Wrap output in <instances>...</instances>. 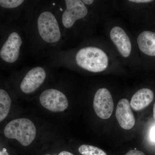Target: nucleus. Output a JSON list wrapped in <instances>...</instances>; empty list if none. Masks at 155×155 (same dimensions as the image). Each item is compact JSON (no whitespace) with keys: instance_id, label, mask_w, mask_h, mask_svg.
Instances as JSON below:
<instances>
[{"instance_id":"f257e3e1","label":"nucleus","mask_w":155,"mask_h":155,"mask_svg":"<svg viewBox=\"0 0 155 155\" xmlns=\"http://www.w3.org/2000/svg\"><path fill=\"white\" fill-rule=\"evenodd\" d=\"M68 65L81 71L100 74L125 68L107 38L90 37L68 55Z\"/></svg>"},{"instance_id":"f03ea898","label":"nucleus","mask_w":155,"mask_h":155,"mask_svg":"<svg viewBox=\"0 0 155 155\" xmlns=\"http://www.w3.org/2000/svg\"><path fill=\"white\" fill-rule=\"evenodd\" d=\"M107 39L126 68H142L141 61L133 35L119 19L110 18L105 22Z\"/></svg>"},{"instance_id":"7ed1b4c3","label":"nucleus","mask_w":155,"mask_h":155,"mask_svg":"<svg viewBox=\"0 0 155 155\" xmlns=\"http://www.w3.org/2000/svg\"><path fill=\"white\" fill-rule=\"evenodd\" d=\"M65 10L61 16L64 28L75 31L85 38L90 37L100 20L82 0H66Z\"/></svg>"},{"instance_id":"20e7f679","label":"nucleus","mask_w":155,"mask_h":155,"mask_svg":"<svg viewBox=\"0 0 155 155\" xmlns=\"http://www.w3.org/2000/svg\"><path fill=\"white\" fill-rule=\"evenodd\" d=\"M35 34L38 41L43 45L53 48L61 44V27L51 11L45 10L38 14L35 23Z\"/></svg>"},{"instance_id":"39448f33","label":"nucleus","mask_w":155,"mask_h":155,"mask_svg":"<svg viewBox=\"0 0 155 155\" xmlns=\"http://www.w3.org/2000/svg\"><path fill=\"white\" fill-rule=\"evenodd\" d=\"M142 68H151L155 64V31L148 28H140L133 35Z\"/></svg>"},{"instance_id":"423d86ee","label":"nucleus","mask_w":155,"mask_h":155,"mask_svg":"<svg viewBox=\"0 0 155 155\" xmlns=\"http://www.w3.org/2000/svg\"><path fill=\"white\" fill-rule=\"evenodd\" d=\"M4 134L7 138L16 139L22 145L27 146L35 138L36 129L30 120L20 118L9 122L5 127Z\"/></svg>"},{"instance_id":"0eeeda50","label":"nucleus","mask_w":155,"mask_h":155,"mask_svg":"<svg viewBox=\"0 0 155 155\" xmlns=\"http://www.w3.org/2000/svg\"><path fill=\"white\" fill-rule=\"evenodd\" d=\"M22 45V37L16 31L8 34L0 49L1 60L5 64H15L19 60Z\"/></svg>"},{"instance_id":"6e6552de","label":"nucleus","mask_w":155,"mask_h":155,"mask_svg":"<svg viewBox=\"0 0 155 155\" xmlns=\"http://www.w3.org/2000/svg\"><path fill=\"white\" fill-rule=\"evenodd\" d=\"M39 100L44 107L53 112H63L69 105L66 95L55 89H48L42 92Z\"/></svg>"},{"instance_id":"1a4fd4ad","label":"nucleus","mask_w":155,"mask_h":155,"mask_svg":"<svg viewBox=\"0 0 155 155\" xmlns=\"http://www.w3.org/2000/svg\"><path fill=\"white\" fill-rule=\"evenodd\" d=\"M94 108L97 116L101 119H107L110 117L114 109V103L110 92L106 87L97 90L95 94Z\"/></svg>"},{"instance_id":"9d476101","label":"nucleus","mask_w":155,"mask_h":155,"mask_svg":"<svg viewBox=\"0 0 155 155\" xmlns=\"http://www.w3.org/2000/svg\"><path fill=\"white\" fill-rule=\"evenodd\" d=\"M46 76V71L43 67H35L31 69L20 83L21 91L26 94L34 92L44 83Z\"/></svg>"},{"instance_id":"9b49d317","label":"nucleus","mask_w":155,"mask_h":155,"mask_svg":"<svg viewBox=\"0 0 155 155\" xmlns=\"http://www.w3.org/2000/svg\"><path fill=\"white\" fill-rule=\"evenodd\" d=\"M116 116L119 125L125 130H130L135 125V117L127 99H121L119 101L116 107Z\"/></svg>"},{"instance_id":"f8f14e48","label":"nucleus","mask_w":155,"mask_h":155,"mask_svg":"<svg viewBox=\"0 0 155 155\" xmlns=\"http://www.w3.org/2000/svg\"><path fill=\"white\" fill-rule=\"evenodd\" d=\"M84 3L98 17L100 21H105L110 18L112 11L115 9L114 1H97L82 0Z\"/></svg>"},{"instance_id":"ddd939ff","label":"nucleus","mask_w":155,"mask_h":155,"mask_svg":"<svg viewBox=\"0 0 155 155\" xmlns=\"http://www.w3.org/2000/svg\"><path fill=\"white\" fill-rule=\"evenodd\" d=\"M154 98V93L150 89H140L131 97L130 107L134 110H140L149 105Z\"/></svg>"},{"instance_id":"4468645a","label":"nucleus","mask_w":155,"mask_h":155,"mask_svg":"<svg viewBox=\"0 0 155 155\" xmlns=\"http://www.w3.org/2000/svg\"><path fill=\"white\" fill-rule=\"evenodd\" d=\"M11 99L8 93L5 90L0 89V122L8 116L11 108Z\"/></svg>"},{"instance_id":"2eb2a0df","label":"nucleus","mask_w":155,"mask_h":155,"mask_svg":"<svg viewBox=\"0 0 155 155\" xmlns=\"http://www.w3.org/2000/svg\"><path fill=\"white\" fill-rule=\"evenodd\" d=\"M78 151L82 155H107L102 150L88 145H82L78 148Z\"/></svg>"},{"instance_id":"dca6fc26","label":"nucleus","mask_w":155,"mask_h":155,"mask_svg":"<svg viewBox=\"0 0 155 155\" xmlns=\"http://www.w3.org/2000/svg\"><path fill=\"white\" fill-rule=\"evenodd\" d=\"M24 2L22 0H1L0 6L3 8L15 9L20 7Z\"/></svg>"},{"instance_id":"f3484780","label":"nucleus","mask_w":155,"mask_h":155,"mask_svg":"<svg viewBox=\"0 0 155 155\" xmlns=\"http://www.w3.org/2000/svg\"><path fill=\"white\" fill-rule=\"evenodd\" d=\"M125 155H145L144 153L138 150H131Z\"/></svg>"},{"instance_id":"a211bd4d","label":"nucleus","mask_w":155,"mask_h":155,"mask_svg":"<svg viewBox=\"0 0 155 155\" xmlns=\"http://www.w3.org/2000/svg\"><path fill=\"white\" fill-rule=\"evenodd\" d=\"M150 138L152 141L155 142V125L153 126L150 130Z\"/></svg>"},{"instance_id":"6ab92c4d","label":"nucleus","mask_w":155,"mask_h":155,"mask_svg":"<svg viewBox=\"0 0 155 155\" xmlns=\"http://www.w3.org/2000/svg\"><path fill=\"white\" fill-rule=\"evenodd\" d=\"M58 155H74L72 153L66 151H63L61 152Z\"/></svg>"},{"instance_id":"aec40b11","label":"nucleus","mask_w":155,"mask_h":155,"mask_svg":"<svg viewBox=\"0 0 155 155\" xmlns=\"http://www.w3.org/2000/svg\"><path fill=\"white\" fill-rule=\"evenodd\" d=\"M0 155H9V154L7 152L6 149L3 148L2 150L0 152Z\"/></svg>"},{"instance_id":"412c9836","label":"nucleus","mask_w":155,"mask_h":155,"mask_svg":"<svg viewBox=\"0 0 155 155\" xmlns=\"http://www.w3.org/2000/svg\"><path fill=\"white\" fill-rule=\"evenodd\" d=\"M153 110V118L155 120V102L154 104Z\"/></svg>"},{"instance_id":"4be33fe9","label":"nucleus","mask_w":155,"mask_h":155,"mask_svg":"<svg viewBox=\"0 0 155 155\" xmlns=\"http://www.w3.org/2000/svg\"><path fill=\"white\" fill-rule=\"evenodd\" d=\"M50 155L49 154H47V155Z\"/></svg>"}]
</instances>
